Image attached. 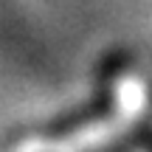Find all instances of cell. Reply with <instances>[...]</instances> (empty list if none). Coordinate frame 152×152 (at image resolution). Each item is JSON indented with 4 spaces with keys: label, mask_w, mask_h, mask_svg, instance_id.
Returning <instances> with one entry per match:
<instances>
[{
    "label": "cell",
    "mask_w": 152,
    "mask_h": 152,
    "mask_svg": "<svg viewBox=\"0 0 152 152\" xmlns=\"http://www.w3.org/2000/svg\"><path fill=\"white\" fill-rule=\"evenodd\" d=\"M147 152H152V138H149V141H147Z\"/></svg>",
    "instance_id": "6da1fadb"
}]
</instances>
